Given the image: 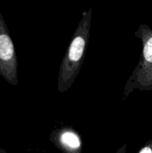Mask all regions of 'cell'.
<instances>
[{
  "label": "cell",
  "instance_id": "obj_1",
  "mask_svg": "<svg viewBox=\"0 0 152 153\" xmlns=\"http://www.w3.org/2000/svg\"><path fill=\"white\" fill-rule=\"evenodd\" d=\"M92 9L89 8L82 14L78 26L72 37L58 70L57 91L65 93L79 75L89 44Z\"/></svg>",
  "mask_w": 152,
  "mask_h": 153
},
{
  "label": "cell",
  "instance_id": "obj_2",
  "mask_svg": "<svg viewBox=\"0 0 152 153\" xmlns=\"http://www.w3.org/2000/svg\"><path fill=\"white\" fill-rule=\"evenodd\" d=\"M134 35L142 41V49L140 59L124 87V100L134 91L152 92V28L141 24Z\"/></svg>",
  "mask_w": 152,
  "mask_h": 153
},
{
  "label": "cell",
  "instance_id": "obj_3",
  "mask_svg": "<svg viewBox=\"0 0 152 153\" xmlns=\"http://www.w3.org/2000/svg\"><path fill=\"white\" fill-rule=\"evenodd\" d=\"M0 75L9 84L17 86L18 58L13 41L8 30L6 22L0 13Z\"/></svg>",
  "mask_w": 152,
  "mask_h": 153
},
{
  "label": "cell",
  "instance_id": "obj_4",
  "mask_svg": "<svg viewBox=\"0 0 152 153\" xmlns=\"http://www.w3.org/2000/svg\"><path fill=\"white\" fill-rule=\"evenodd\" d=\"M50 141L63 153H81L82 142L79 134L70 127L55 130L50 135Z\"/></svg>",
  "mask_w": 152,
  "mask_h": 153
},
{
  "label": "cell",
  "instance_id": "obj_5",
  "mask_svg": "<svg viewBox=\"0 0 152 153\" xmlns=\"http://www.w3.org/2000/svg\"><path fill=\"white\" fill-rule=\"evenodd\" d=\"M138 153H152V140L146 143Z\"/></svg>",
  "mask_w": 152,
  "mask_h": 153
},
{
  "label": "cell",
  "instance_id": "obj_6",
  "mask_svg": "<svg viewBox=\"0 0 152 153\" xmlns=\"http://www.w3.org/2000/svg\"><path fill=\"white\" fill-rule=\"evenodd\" d=\"M126 144H125V145H123L121 148H119L116 152V153H125L126 152Z\"/></svg>",
  "mask_w": 152,
  "mask_h": 153
},
{
  "label": "cell",
  "instance_id": "obj_7",
  "mask_svg": "<svg viewBox=\"0 0 152 153\" xmlns=\"http://www.w3.org/2000/svg\"><path fill=\"white\" fill-rule=\"evenodd\" d=\"M0 153H7V152H5V150H4L3 148H1V147H0Z\"/></svg>",
  "mask_w": 152,
  "mask_h": 153
}]
</instances>
